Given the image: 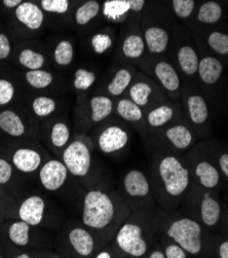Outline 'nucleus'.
Here are the masks:
<instances>
[{
	"label": "nucleus",
	"instance_id": "8fccbe9b",
	"mask_svg": "<svg viewBox=\"0 0 228 258\" xmlns=\"http://www.w3.org/2000/svg\"><path fill=\"white\" fill-rule=\"evenodd\" d=\"M219 254L221 258H228V242H225L220 246Z\"/></svg>",
	"mask_w": 228,
	"mask_h": 258
},
{
	"label": "nucleus",
	"instance_id": "cd10ccee",
	"mask_svg": "<svg viewBox=\"0 0 228 258\" xmlns=\"http://www.w3.org/2000/svg\"><path fill=\"white\" fill-rule=\"evenodd\" d=\"M145 48V42L141 36L132 34L126 37L122 44L123 55L131 59H136L142 56Z\"/></svg>",
	"mask_w": 228,
	"mask_h": 258
},
{
	"label": "nucleus",
	"instance_id": "393cba45",
	"mask_svg": "<svg viewBox=\"0 0 228 258\" xmlns=\"http://www.w3.org/2000/svg\"><path fill=\"white\" fill-rule=\"evenodd\" d=\"M25 79H26L29 86L36 90L46 89L54 82L53 74L42 69L28 70L25 74Z\"/></svg>",
	"mask_w": 228,
	"mask_h": 258
},
{
	"label": "nucleus",
	"instance_id": "ea45409f",
	"mask_svg": "<svg viewBox=\"0 0 228 258\" xmlns=\"http://www.w3.org/2000/svg\"><path fill=\"white\" fill-rule=\"evenodd\" d=\"M41 7L45 12L53 14H64L68 11V0H41Z\"/></svg>",
	"mask_w": 228,
	"mask_h": 258
},
{
	"label": "nucleus",
	"instance_id": "58836bf2",
	"mask_svg": "<svg viewBox=\"0 0 228 258\" xmlns=\"http://www.w3.org/2000/svg\"><path fill=\"white\" fill-rule=\"evenodd\" d=\"M15 94L16 89L14 84L8 80L0 79V106H5L12 102Z\"/></svg>",
	"mask_w": 228,
	"mask_h": 258
},
{
	"label": "nucleus",
	"instance_id": "5fc2aeb1",
	"mask_svg": "<svg viewBox=\"0 0 228 258\" xmlns=\"http://www.w3.org/2000/svg\"><path fill=\"white\" fill-rule=\"evenodd\" d=\"M2 257H4V256H3V254H2V253H0V258H2Z\"/></svg>",
	"mask_w": 228,
	"mask_h": 258
},
{
	"label": "nucleus",
	"instance_id": "4c0bfd02",
	"mask_svg": "<svg viewBox=\"0 0 228 258\" xmlns=\"http://www.w3.org/2000/svg\"><path fill=\"white\" fill-rule=\"evenodd\" d=\"M209 44L217 53L225 55L228 53V35L214 32L209 37Z\"/></svg>",
	"mask_w": 228,
	"mask_h": 258
},
{
	"label": "nucleus",
	"instance_id": "c85d7f7f",
	"mask_svg": "<svg viewBox=\"0 0 228 258\" xmlns=\"http://www.w3.org/2000/svg\"><path fill=\"white\" fill-rule=\"evenodd\" d=\"M132 82V74L128 69H120L108 85V92L113 96L121 95Z\"/></svg>",
	"mask_w": 228,
	"mask_h": 258
},
{
	"label": "nucleus",
	"instance_id": "c03bdc74",
	"mask_svg": "<svg viewBox=\"0 0 228 258\" xmlns=\"http://www.w3.org/2000/svg\"><path fill=\"white\" fill-rule=\"evenodd\" d=\"M165 255L167 258H186V251L178 244H171L166 248Z\"/></svg>",
	"mask_w": 228,
	"mask_h": 258
},
{
	"label": "nucleus",
	"instance_id": "aec40b11",
	"mask_svg": "<svg viewBox=\"0 0 228 258\" xmlns=\"http://www.w3.org/2000/svg\"><path fill=\"white\" fill-rule=\"evenodd\" d=\"M166 136L176 148L179 149L189 147L192 142V135L189 128L181 124L170 127L166 133Z\"/></svg>",
	"mask_w": 228,
	"mask_h": 258
},
{
	"label": "nucleus",
	"instance_id": "a878e982",
	"mask_svg": "<svg viewBox=\"0 0 228 258\" xmlns=\"http://www.w3.org/2000/svg\"><path fill=\"white\" fill-rule=\"evenodd\" d=\"M31 108L36 116L40 118L47 117L54 114L57 110V102L53 98L39 96L32 101Z\"/></svg>",
	"mask_w": 228,
	"mask_h": 258
},
{
	"label": "nucleus",
	"instance_id": "9b49d317",
	"mask_svg": "<svg viewBox=\"0 0 228 258\" xmlns=\"http://www.w3.org/2000/svg\"><path fill=\"white\" fill-rule=\"evenodd\" d=\"M124 196L134 202L146 201L150 198V185L147 177L140 170H131L122 180Z\"/></svg>",
	"mask_w": 228,
	"mask_h": 258
},
{
	"label": "nucleus",
	"instance_id": "e433bc0d",
	"mask_svg": "<svg viewBox=\"0 0 228 258\" xmlns=\"http://www.w3.org/2000/svg\"><path fill=\"white\" fill-rule=\"evenodd\" d=\"M130 10V5L126 0H110L105 4L104 13L107 17L118 18Z\"/></svg>",
	"mask_w": 228,
	"mask_h": 258
},
{
	"label": "nucleus",
	"instance_id": "37998d69",
	"mask_svg": "<svg viewBox=\"0 0 228 258\" xmlns=\"http://www.w3.org/2000/svg\"><path fill=\"white\" fill-rule=\"evenodd\" d=\"M92 45L96 53L102 54L112 45V40L106 34H97L92 38Z\"/></svg>",
	"mask_w": 228,
	"mask_h": 258
},
{
	"label": "nucleus",
	"instance_id": "9d476101",
	"mask_svg": "<svg viewBox=\"0 0 228 258\" xmlns=\"http://www.w3.org/2000/svg\"><path fill=\"white\" fill-rule=\"evenodd\" d=\"M37 174L42 188L52 194H56L65 186L70 175L63 161L59 159H47Z\"/></svg>",
	"mask_w": 228,
	"mask_h": 258
},
{
	"label": "nucleus",
	"instance_id": "1a4fd4ad",
	"mask_svg": "<svg viewBox=\"0 0 228 258\" xmlns=\"http://www.w3.org/2000/svg\"><path fill=\"white\" fill-rule=\"evenodd\" d=\"M61 160L67 167L70 175L83 178L92 168V153L89 146L82 140L70 142L62 151Z\"/></svg>",
	"mask_w": 228,
	"mask_h": 258
},
{
	"label": "nucleus",
	"instance_id": "423d86ee",
	"mask_svg": "<svg viewBox=\"0 0 228 258\" xmlns=\"http://www.w3.org/2000/svg\"><path fill=\"white\" fill-rule=\"evenodd\" d=\"M114 242L122 254L130 257H142L148 250L144 229L135 221L123 222L116 231Z\"/></svg>",
	"mask_w": 228,
	"mask_h": 258
},
{
	"label": "nucleus",
	"instance_id": "dca6fc26",
	"mask_svg": "<svg viewBox=\"0 0 228 258\" xmlns=\"http://www.w3.org/2000/svg\"><path fill=\"white\" fill-rule=\"evenodd\" d=\"M222 69V64L212 57L202 59L197 68L200 79L207 84H215L219 80Z\"/></svg>",
	"mask_w": 228,
	"mask_h": 258
},
{
	"label": "nucleus",
	"instance_id": "a18cd8bd",
	"mask_svg": "<svg viewBox=\"0 0 228 258\" xmlns=\"http://www.w3.org/2000/svg\"><path fill=\"white\" fill-rule=\"evenodd\" d=\"M10 53H11L10 39L6 34L0 33V60L7 59L10 56Z\"/></svg>",
	"mask_w": 228,
	"mask_h": 258
},
{
	"label": "nucleus",
	"instance_id": "6e6552de",
	"mask_svg": "<svg viewBox=\"0 0 228 258\" xmlns=\"http://www.w3.org/2000/svg\"><path fill=\"white\" fill-rule=\"evenodd\" d=\"M168 235L190 254H198L201 250V227L189 218L174 221L168 229Z\"/></svg>",
	"mask_w": 228,
	"mask_h": 258
},
{
	"label": "nucleus",
	"instance_id": "6ab92c4d",
	"mask_svg": "<svg viewBox=\"0 0 228 258\" xmlns=\"http://www.w3.org/2000/svg\"><path fill=\"white\" fill-rule=\"evenodd\" d=\"M156 74L162 85L168 91H176L179 88L180 82L178 74L176 73L175 69L166 62H161L156 66Z\"/></svg>",
	"mask_w": 228,
	"mask_h": 258
},
{
	"label": "nucleus",
	"instance_id": "a19ab883",
	"mask_svg": "<svg viewBox=\"0 0 228 258\" xmlns=\"http://www.w3.org/2000/svg\"><path fill=\"white\" fill-rule=\"evenodd\" d=\"M15 167L8 160L0 158V186L11 183L15 175Z\"/></svg>",
	"mask_w": 228,
	"mask_h": 258
},
{
	"label": "nucleus",
	"instance_id": "20e7f679",
	"mask_svg": "<svg viewBox=\"0 0 228 258\" xmlns=\"http://www.w3.org/2000/svg\"><path fill=\"white\" fill-rule=\"evenodd\" d=\"M56 248L60 250V254L91 257L95 254L98 245L95 235L83 224L63 230L56 239Z\"/></svg>",
	"mask_w": 228,
	"mask_h": 258
},
{
	"label": "nucleus",
	"instance_id": "5701e85b",
	"mask_svg": "<svg viewBox=\"0 0 228 258\" xmlns=\"http://www.w3.org/2000/svg\"><path fill=\"white\" fill-rule=\"evenodd\" d=\"M188 110L190 118L194 123H202L208 118L206 101L200 96H191L188 98Z\"/></svg>",
	"mask_w": 228,
	"mask_h": 258
},
{
	"label": "nucleus",
	"instance_id": "7ed1b4c3",
	"mask_svg": "<svg viewBox=\"0 0 228 258\" xmlns=\"http://www.w3.org/2000/svg\"><path fill=\"white\" fill-rule=\"evenodd\" d=\"M5 237L7 242L20 251L28 249H50L52 247V241L49 236L44 233L43 228L32 226L18 218L7 222L5 225Z\"/></svg>",
	"mask_w": 228,
	"mask_h": 258
},
{
	"label": "nucleus",
	"instance_id": "f3484780",
	"mask_svg": "<svg viewBox=\"0 0 228 258\" xmlns=\"http://www.w3.org/2000/svg\"><path fill=\"white\" fill-rule=\"evenodd\" d=\"M112 101L105 96H96L91 100V118L94 122H100L107 118L112 112Z\"/></svg>",
	"mask_w": 228,
	"mask_h": 258
},
{
	"label": "nucleus",
	"instance_id": "79ce46f5",
	"mask_svg": "<svg viewBox=\"0 0 228 258\" xmlns=\"http://www.w3.org/2000/svg\"><path fill=\"white\" fill-rule=\"evenodd\" d=\"M176 14L181 18H187L191 15L194 8V0H173Z\"/></svg>",
	"mask_w": 228,
	"mask_h": 258
},
{
	"label": "nucleus",
	"instance_id": "49530a36",
	"mask_svg": "<svg viewBox=\"0 0 228 258\" xmlns=\"http://www.w3.org/2000/svg\"><path fill=\"white\" fill-rule=\"evenodd\" d=\"M126 2L130 5V9L135 12L141 11L145 4V0H126Z\"/></svg>",
	"mask_w": 228,
	"mask_h": 258
},
{
	"label": "nucleus",
	"instance_id": "c9c22d12",
	"mask_svg": "<svg viewBox=\"0 0 228 258\" xmlns=\"http://www.w3.org/2000/svg\"><path fill=\"white\" fill-rule=\"evenodd\" d=\"M95 81V73L86 69H79L74 74V87L76 90L86 91L93 86Z\"/></svg>",
	"mask_w": 228,
	"mask_h": 258
},
{
	"label": "nucleus",
	"instance_id": "4468645a",
	"mask_svg": "<svg viewBox=\"0 0 228 258\" xmlns=\"http://www.w3.org/2000/svg\"><path fill=\"white\" fill-rule=\"evenodd\" d=\"M15 14L18 21L30 30H38L43 24L42 10L32 3H22Z\"/></svg>",
	"mask_w": 228,
	"mask_h": 258
},
{
	"label": "nucleus",
	"instance_id": "bb28decb",
	"mask_svg": "<svg viewBox=\"0 0 228 258\" xmlns=\"http://www.w3.org/2000/svg\"><path fill=\"white\" fill-rule=\"evenodd\" d=\"M19 62L24 68L28 70H36L43 67L45 58L42 54L37 53L31 48H24L19 54Z\"/></svg>",
	"mask_w": 228,
	"mask_h": 258
},
{
	"label": "nucleus",
	"instance_id": "412c9836",
	"mask_svg": "<svg viewBox=\"0 0 228 258\" xmlns=\"http://www.w3.org/2000/svg\"><path fill=\"white\" fill-rule=\"evenodd\" d=\"M195 174L198 176L200 184L207 188H214L219 182V173L211 164L200 162L195 168Z\"/></svg>",
	"mask_w": 228,
	"mask_h": 258
},
{
	"label": "nucleus",
	"instance_id": "f03ea898",
	"mask_svg": "<svg viewBox=\"0 0 228 258\" xmlns=\"http://www.w3.org/2000/svg\"><path fill=\"white\" fill-rule=\"evenodd\" d=\"M15 217L35 227L50 230L58 228L57 207L42 194L33 192L23 198L19 202Z\"/></svg>",
	"mask_w": 228,
	"mask_h": 258
},
{
	"label": "nucleus",
	"instance_id": "473e14b6",
	"mask_svg": "<svg viewBox=\"0 0 228 258\" xmlns=\"http://www.w3.org/2000/svg\"><path fill=\"white\" fill-rule=\"evenodd\" d=\"M173 113V109L169 106L158 107L149 112L147 117L148 123L154 127L162 126L172 119Z\"/></svg>",
	"mask_w": 228,
	"mask_h": 258
},
{
	"label": "nucleus",
	"instance_id": "de8ad7c7",
	"mask_svg": "<svg viewBox=\"0 0 228 258\" xmlns=\"http://www.w3.org/2000/svg\"><path fill=\"white\" fill-rule=\"evenodd\" d=\"M220 167L223 173L228 177V154H223L220 158Z\"/></svg>",
	"mask_w": 228,
	"mask_h": 258
},
{
	"label": "nucleus",
	"instance_id": "603ef678",
	"mask_svg": "<svg viewBox=\"0 0 228 258\" xmlns=\"http://www.w3.org/2000/svg\"><path fill=\"white\" fill-rule=\"evenodd\" d=\"M95 257H97V258H111L112 255L109 252L102 251V252H100V253H97Z\"/></svg>",
	"mask_w": 228,
	"mask_h": 258
},
{
	"label": "nucleus",
	"instance_id": "7c9ffc66",
	"mask_svg": "<svg viewBox=\"0 0 228 258\" xmlns=\"http://www.w3.org/2000/svg\"><path fill=\"white\" fill-rule=\"evenodd\" d=\"M73 46L68 40L60 41L54 50L55 62L60 66L70 65L73 60Z\"/></svg>",
	"mask_w": 228,
	"mask_h": 258
},
{
	"label": "nucleus",
	"instance_id": "a211bd4d",
	"mask_svg": "<svg viewBox=\"0 0 228 258\" xmlns=\"http://www.w3.org/2000/svg\"><path fill=\"white\" fill-rule=\"evenodd\" d=\"M145 39L151 53H162L167 48L169 35L162 28L151 27L145 32Z\"/></svg>",
	"mask_w": 228,
	"mask_h": 258
},
{
	"label": "nucleus",
	"instance_id": "c756f323",
	"mask_svg": "<svg viewBox=\"0 0 228 258\" xmlns=\"http://www.w3.org/2000/svg\"><path fill=\"white\" fill-rule=\"evenodd\" d=\"M180 67L186 74H193L198 68V60L196 53L190 46H183L178 53Z\"/></svg>",
	"mask_w": 228,
	"mask_h": 258
},
{
	"label": "nucleus",
	"instance_id": "39448f33",
	"mask_svg": "<svg viewBox=\"0 0 228 258\" xmlns=\"http://www.w3.org/2000/svg\"><path fill=\"white\" fill-rule=\"evenodd\" d=\"M159 176L171 197H180L189 185V172L181 162L172 156L165 157L159 164Z\"/></svg>",
	"mask_w": 228,
	"mask_h": 258
},
{
	"label": "nucleus",
	"instance_id": "4be33fe9",
	"mask_svg": "<svg viewBox=\"0 0 228 258\" xmlns=\"http://www.w3.org/2000/svg\"><path fill=\"white\" fill-rule=\"evenodd\" d=\"M201 219L208 226L215 225L220 217V206L216 200L206 196V198L201 202Z\"/></svg>",
	"mask_w": 228,
	"mask_h": 258
},
{
	"label": "nucleus",
	"instance_id": "72a5a7b5",
	"mask_svg": "<svg viewBox=\"0 0 228 258\" xmlns=\"http://www.w3.org/2000/svg\"><path fill=\"white\" fill-rule=\"evenodd\" d=\"M222 15L221 7L214 2H209L202 6L198 13V20L202 23L212 24L217 22Z\"/></svg>",
	"mask_w": 228,
	"mask_h": 258
},
{
	"label": "nucleus",
	"instance_id": "f704fd0d",
	"mask_svg": "<svg viewBox=\"0 0 228 258\" xmlns=\"http://www.w3.org/2000/svg\"><path fill=\"white\" fill-rule=\"evenodd\" d=\"M151 92H152V89L148 84L137 83L132 86L130 90V96L136 104L141 107L147 104Z\"/></svg>",
	"mask_w": 228,
	"mask_h": 258
},
{
	"label": "nucleus",
	"instance_id": "3c124183",
	"mask_svg": "<svg viewBox=\"0 0 228 258\" xmlns=\"http://www.w3.org/2000/svg\"><path fill=\"white\" fill-rule=\"evenodd\" d=\"M149 258H166V255L164 252L161 251H154L148 255Z\"/></svg>",
	"mask_w": 228,
	"mask_h": 258
},
{
	"label": "nucleus",
	"instance_id": "0eeeda50",
	"mask_svg": "<svg viewBox=\"0 0 228 258\" xmlns=\"http://www.w3.org/2000/svg\"><path fill=\"white\" fill-rule=\"evenodd\" d=\"M46 160L47 156L43 148L39 144L27 139L24 140L23 144L17 146L11 156V163L15 169L26 175L38 173Z\"/></svg>",
	"mask_w": 228,
	"mask_h": 258
},
{
	"label": "nucleus",
	"instance_id": "2eb2a0df",
	"mask_svg": "<svg viewBox=\"0 0 228 258\" xmlns=\"http://www.w3.org/2000/svg\"><path fill=\"white\" fill-rule=\"evenodd\" d=\"M70 128L64 121H55L48 126L46 133H44L46 143L55 151L64 150V148L70 143Z\"/></svg>",
	"mask_w": 228,
	"mask_h": 258
},
{
	"label": "nucleus",
	"instance_id": "09e8293b",
	"mask_svg": "<svg viewBox=\"0 0 228 258\" xmlns=\"http://www.w3.org/2000/svg\"><path fill=\"white\" fill-rule=\"evenodd\" d=\"M23 0H4V4L9 9H14L19 7L22 4Z\"/></svg>",
	"mask_w": 228,
	"mask_h": 258
},
{
	"label": "nucleus",
	"instance_id": "b1692460",
	"mask_svg": "<svg viewBox=\"0 0 228 258\" xmlns=\"http://www.w3.org/2000/svg\"><path fill=\"white\" fill-rule=\"evenodd\" d=\"M116 110L121 118L130 122H137L143 116L140 106L137 105L133 100L121 99L117 103Z\"/></svg>",
	"mask_w": 228,
	"mask_h": 258
},
{
	"label": "nucleus",
	"instance_id": "f257e3e1",
	"mask_svg": "<svg viewBox=\"0 0 228 258\" xmlns=\"http://www.w3.org/2000/svg\"><path fill=\"white\" fill-rule=\"evenodd\" d=\"M130 212L116 192L92 189L84 198L82 219L83 224L95 237L108 241L116 234Z\"/></svg>",
	"mask_w": 228,
	"mask_h": 258
},
{
	"label": "nucleus",
	"instance_id": "ddd939ff",
	"mask_svg": "<svg viewBox=\"0 0 228 258\" xmlns=\"http://www.w3.org/2000/svg\"><path fill=\"white\" fill-rule=\"evenodd\" d=\"M97 142L101 151L110 154L125 147L129 142V133L121 126L110 125L100 133Z\"/></svg>",
	"mask_w": 228,
	"mask_h": 258
},
{
	"label": "nucleus",
	"instance_id": "2f4dec72",
	"mask_svg": "<svg viewBox=\"0 0 228 258\" xmlns=\"http://www.w3.org/2000/svg\"><path fill=\"white\" fill-rule=\"evenodd\" d=\"M100 11V6L96 0H89L82 6L75 14L76 23L80 25L88 24L93 18H95Z\"/></svg>",
	"mask_w": 228,
	"mask_h": 258
},
{
	"label": "nucleus",
	"instance_id": "f8f14e48",
	"mask_svg": "<svg viewBox=\"0 0 228 258\" xmlns=\"http://www.w3.org/2000/svg\"><path fill=\"white\" fill-rule=\"evenodd\" d=\"M0 130L12 138L28 139L36 134L30 130V124L14 110H4L0 112Z\"/></svg>",
	"mask_w": 228,
	"mask_h": 258
},
{
	"label": "nucleus",
	"instance_id": "864d4df0",
	"mask_svg": "<svg viewBox=\"0 0 228 258\" xmlns=\"http://www.w3.org/2000/svg\"><path fill=\"white\" fill-rule=\"evenodd\" d=\"M4 198V191H3V188L2 187H0V207H2V206H3V203L4 202H6V201H8V199H3Z\"/></svg>",
	"mask_w": 228,
	"mask_h": 258
}]
</instances>
